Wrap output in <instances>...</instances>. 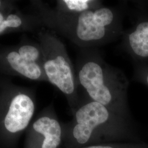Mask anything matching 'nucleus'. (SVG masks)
I'll return each instance as SVG.
<instances>
[{
    "instance_id": "7",
    "label": "nucleus",
    "mask_w": 148,
    "mask_h": 148,
    "mask_svg": "<svg viewBox=\"0 0 148 148\" xmlns=\"http://www.w3.org/2000/svg\"><path fill=\"white\" fill-rule=\"evenodd\" d=\"M8 62L16 72L31 79H37L41 75V70L35 62L26 60L21 58L19 53L12 51L7 56Z\"/></svg>"
},
{
    "instance_id": "2",
    "label": "nucleus",
    "mask_w": 148,
    "mask_h": 148,
    "mask_svg": "<svg viewBox=\"0 0 148 148\" xmlns=\"http://www.w3.org/2000/svg\"><path fill=\"white\" fill-rule=\"evenodd\" d=\"M110 114L106 106L92 101L81 107L75 114L76 124L71 135L77 143L85 144L92 137L95 130L108 121Z\"/></svg>"
},
{
    "instance_id": "9",
    "label": "nucleus",
    "mask_w": 148,
    "mask_h": 148,
    "mask_svg": "<svg viewBox=\"0 0 148 148\" xmlns=\"http://www.w3.org/2000/svg\"><path fill=\"white\" fill-rule=\"evenodd\" d=\"M18 53L22 58L32 62H35L40 56V52L37 48L30 45L22 46L19 48Z\"/></svg>"
},
{
    "instance_id": "13",
    "label": "nucleus",
    "mask_w": 148,
    "mask_h": 148,
    "mask_svg": "<svg viewBox=\"0 0 148 148\" xmlns=\"http://www.w3.org/2000/svg\"><path fill=\"white\" fill-rule=\"evenodd\" d=\"M147 83L148 84V77H147Z\"/></svg>"
},
{
    "instance_id": "10",
    "label": "nucleus",
    "mask_w": 148,
    "mask_h": 148,
    "mask_svg": "<svg viewBox=\"0 0 148 148\" xmlns=\"http://www.w3.org/2000/svg\"><path fill=\"white\" fill-rule=\"evenodd\" d=\"M64 2L70 10L84 11L87 10L90 1L88 0H65Z\"/></svg>"
},
{
    "instance_id": "11",
    "label": "nucleus",
    "mask_w": 148,
    "mask_h": 148,
    "mask_svg": "<svg viewBox=\"0 0 148 148\" xmlns=\"http://www.w3.org/2000/svg\"><path fill=\"white\" fill-rule=\"evenodd\" d=\"M86 148H116L111 145H97L88 147ZM130 148H148V145L143 144H136L132 145Z\"/></svg>"
},
{
    "instance_id": "1",
    "label": "nucleus",
    "mask_w": 148,
    "mask_h": 148,
    "mask_svg": "<svg viewBox=\"0 0 148 148\" xmlns=\"http://www.w3.org/2000/svg\"><path fill=\"white\" fill-rule=\"evenodd\" d=\"M35 103L25 93H18L8 102L0 116V148H16L22 133L30 126Z\"/></svg>"
},
{
    "instance_id": "3",
    "label": "nucleus",
    "mask_w": 148,
    "mask_h": 148,
    "mask_svg": "<svg viewBox=\"0 0 148 148\" xmlns=\"http://www.w3.org/2000/svg\"><path fill=\"white\" fill-rule=\"evenodd\" d=\"M63 139V129L52 117H38L27 129L24 148H59Z\"/></svg>"
},
{
    "instance_id": "6",
    "label": "nucleus",
    "mask_w": 148,
    "mask_h": 148,
    "mask_svg": "<svg viewBox=\"0 0 148 148\" xmlns=\"http://www.w3.org/2000/svg\"><path fill=\"white\" fill-rule=\"evenodd\" d=\"M49 81L65 95H70L75 90V83L71 67L62 56L47 60L44 64Z\"/></svg>"
},
{
    "instance_id": "4",
    "label": "nucleus",
    "mask_w": 148,
    "mask_h": 148,
    "mask_svg": "<svg viewBox=\"0 0 148 148\" xmlns=\"http://www.w3.org/2000/svg\"><path fill=\"white\" fill-rule=\"evenodd\" d=\"M113 19L112 11L107 8L84 11L79 16L77 36L84 41L99 40L105 36L106 27L111 24Z\"/></svg>"
},
{
    "instance_id": "12",
    "label": "nucleus",
    "mask_w": 148,
    "mask_h": 148,
    "mask_svg": "<svg viewBox=\"0 0 148 148\" xmlns=\"http://www.w3.org/2000/svg\"><path fill=\"white\" fill-rule=\"evenodd\" d=\"M5 19H4V16H3V14L0 13V26L2 24V23H3V21Z\"/></svg>"
},
{
    "instance_id": "14",
    "label": "nucleus",
    "mask_w": 148,
    "mask_h": 148,
    "mask_svg": "<svg viewBox=\"0 0 148 148\" xmlns=\"http://www.w3.org/2000/svg\"><path fill=\"white\" fill-rule=\"evenodd\" d=\"M1 1H0V6H1Z\"/></svg>"
},
{
    "instance_id": "5",
    "label": "nucleus",
    "mask_w": 148,
    "mask_h": 148,
    "mask_svg": "<svg viewBox=\"0 0 148 148\" xmlns=\"http://www.w3.org/2000/svg\"><path fill=\"white\" fill-rule=\"evenodd\" d=\"M79 82L93 101L106 106L110 104L112 97L104 83L103 69L98 63L88 62L79 73Z\"/></svg>"
},
{
    "instance_id": "8",
    "label": "nucleus",
    "mask_w": 148,
    "mask_h": 148,
    "mask_svg": "<svg viewBox=\"0 0 148 148\" xmlns=\"http://www.w3.org/2000/svg\"><path fill=\"white\" fill-rule=\"evenodd\" d=\"M129 43L136 55L143 58L148 57V21L138 25L129 36Z\"/></svg>"
}]
</instances>
